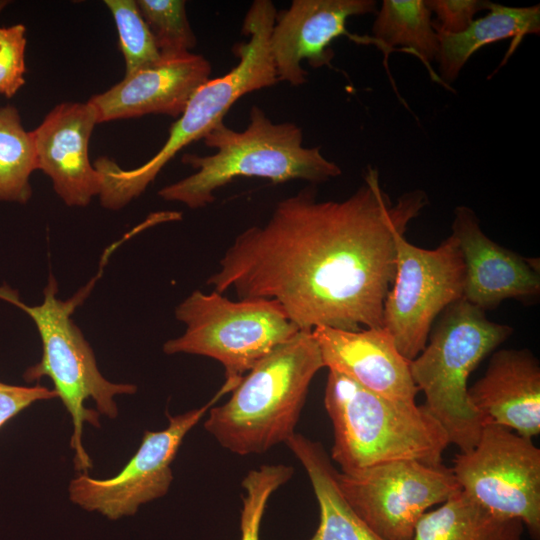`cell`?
I'll use <instances>...</instances> for the list:
<instances>
[{
  "label": "cell",
  "mask_w": 540,
  "mask_h": 540,
  "mask_svg": "<svg viewBox=\"0 0 540 540\" xmlns=\"http://www.w3.org/2000/svg\"><path fill=\"white\" fill-rule=\"evenodd\" d=\"M377 12L374 0H293L276 13L270 35V51L279 81L292 86L306 82L301 62L313 68L330 66L334 56L330 45L338 37L352 34L346 29L352 16Z\"/></svg>",
  "instance_id": "4fadbf2b"
},
{
  "label": "cell",
  "mask_w": 540,
  "mask_h": 540,
  "mask_svg": "<svg viewBox=\"0 0 540 540\" xmlns=\"http://www.w3.org/2000/svg\"><path fill=\"white\" fill-rule=\"evenodd\" d=\"M8 3L9 1L0 0V13Z\"/></svg>",
  "instance_id": "f546056e"
},
{
  "label": "cell",
  "mask_w": 540,
  "mask_h": 540,
  "mask_svg": "<svg viewBox=\"0 0 540 540\" xmlns=\"http://www.w3.org/2000/svg\"><path fill=\"white\" fill-rule=\"evenodd\" d=\"M324 405L333 426L331 459L342 473L396 460L442 464L449 439L424 405L379 395L331 370Z\"/></svg>",
  "instance_id": "5b68a950"
},
{
  "label": "cell",
  "mask_w": 540,
  "mask_h": 540,
  "mask_svg": "<svg viewBox=\"0 0 540 540\" xmlns=\"http://www.w3.org/2000/svg\"><path fill=\"white\" fill-rule=\"evenodd\" d=\"M96 124L97 113L88 101L64 102L31 131L37 169L51 178L54 190L68 206H87L100 194V175L88 156Z\"/></svg>",
  "instance_id": "9a60e30c"
},
{
  "label": "cell",
  "mask_w": 540,
  "mask_h": 540,
  "mask_svg": "<svg viewBox=\"0 0 540 540\" xmlns=\"http://www.w3.org/2000/svg\"><path fill=\"white\" fill-rule=\"evenodd\" d=\"M37 169L32 132L13 106L0 108V201L26 203L32 194L30 175Z\"/></svg>",
  "instance_id": "603a6c76"
},
{
  "label": "cell",
  "mask_w": 540,
  "mask_h": 540,
  "mask_svg": "<svg viewBox=\"0 0 540 540\" xmlns=\"http://www.w3.org/2000/svg\"><path fill=\"white\" fill-rule=\"evenodd\" d=\"M249 116V125L243 131H235L223 121L211 129L202 140L216 152L208 156L184 154L182 162L196 172L163 187L158 195L198 209L213 203L215 192L238 177L317 184L342 173L319 147L303 146V132L295 123H274L256 105Z\"/></svg>",
  "instance_id": "7a4b0ae2"
},
{
  "label": "cell",
  "mask_w": 540,
  "mask_h": 540,
  "mask_svg": "<svg viewBox=\"0 0 540 540\" xmlns=\"http://www.w3.org/2000/svg\"><path fill=\"white\" fill-rule=\"evenodd\" d=\"M427 204L420 189L392 202L372 166L341 201H319L307 187L279 201L267 222L238 234L207 285L239 299L274 300L300 330L383 327L395 236Z\"/></svg>",
  "instance_id": "6da1fadb"
},
{
  "label": "cell",
  "mask_w": 540,
  "mask_h": 540,
  "mask_svg": "<svg viewBox=\"0 0 540 540\" xmlns=\"http://www.w3.org/2000/svg\"><path fill=\"white\" fill-rule=\"evenodd\" d=\"M52 389L41 386H18L0 382V428L36 401L57 398Z\"/></svg>",
  "instance_id": "f1b7e54d"
},
{
  "label": "cell",
  "mask_w": 540,
  "mask_h": 540,
  "mask_svg": "<svg viewBox=\"0 0 540 540\" xmlns=\"http://www.w3.org/2000/svg\"><path fill=\"white\" fill-rule=\"evenodd\" d=\"M431 14L426 0H383L376 12L373 35L363 36L362 43L375 44L386 53L399 45L430 68L439 53Z\"/></svg>",
  "instance_id": "7402d4cb"
},
{
  "label": "cell",
  "mask_w": 540,
  "mask_h": 540,
  "mask_svg": "<svg viewBox=\"0 0 540 540\" xmlns=\"http://www.w3.org/2000/svg\"><path fill=\"white\" fill-rule=\"evenodd\" d=\"M489 12L475 19L459 34H438L437 61L441 78L451 83L459 76L469 58L482 47L512 38L513 44L505 59L528 34L540 33V5L510 7L492 3Z\"/></svg>",
  "instance_id": "ffe728a7"
},
{
  "label": "cell",
  "mask_w": 540,
  "mask_h": 540,
  "mask_svg": "<svg viewBox=\"0 0 540 540\" xmlns=\"http://www.w3.org/2000/svg\"><path fill=\"white\" fill-rule=\"evenodd\" d=\"M405 232L395 236V275L383 308V327L409 361L428 342L437 315L463 298L464 263L451 234L437 248L411 244Z\"/></svg>",
  "instance_id": "9c48e42d"
},
{
  "label": "cell",
  "mask_w": 540,
  "mask_h": 540,
  "mask_svg": "<svg viewBox=\"0 0 540 540\" xmlns=\"http://www.w3.org/2000/svg\"><path fill=\"white\" fill-rule=\"evenodd\" d=\"M512 332L462 298L445 309L430 341L410 361L412 379L426 398L424 406L460 452L476 445L483 428L468 397V377Z\"/></svg>",
  "instance_id": "52a82bcc"
},
{
  "label": "cell",
  "mask_w": 540,
  "mask_h": 540,
  "mask_svg": "<svg viewBox=\"0 0 540 540\" xmlns=\"http://www.w3.org/2000/svg\"><path fill=\"white\" fill-rule=\"evenodd\" d=\"M312 334L324 367L379 395L416 402L419 390L411 376L410 361L384 327L348 331L319 326Z\"/></svg>",
  "instance_id": "e0dca14e"
},
{
  "label": "cell",
  "mask_w": 540,
  "mask_h": 540,
  "mask_svg": "<svg viewBox=\"0 0 540 540\" xmlns=\"http://www.w3.org/2000/svg\"><path fill=\"white\" fill-rule=\"evenodd\" d=\"M277 10L271 0H255L248 9L242 33L248 41L237 43L238 64L227 74L209 79L191 97L179 119L173 123L163 147L150 160L132 170H123L107 157L93 166L100 175L101 204L120 209L138 197L161 169L185 146L203 139L242 96L279 82L271 51L270 35Z\"/></svg>",
  "instance_id": "3957f363"
},
{
  "label": "cell",
  "mask_w": 540,
  "mask_h": 540,
  "mask_svg": "<svg viewBox=\"0 0 540 540\" xmlns=\"http://www.w3.org/2000/svg\"><path fill=\"white\" fill-rule=\"evenodd\" d=\"M519 519L492 514L462 491L418 521L413 540H522Z\"/></svg>",
  "instance_id": "44dd1931"
},
{
  "label": "cell",
  "mask_w": 540,
  "mask_h": 540,
  "mask_svg": "<svg viewBox=\"0 0 540 540\" xmlns=\"http://www.w3.org/2000/svg\"><path fill=\"white\" fill-rule=\"evenodd\" d=\"M452 235L464 263V300L485 312L505 299L529 300L539 294V262L492 241L471 208H455Z\"/></svg>",
  "instance_id": "5bb4252c"
},
{
  "label": "cell",
  "mask_w": 540,
  "mask_h": 540,
  "mask_svg": "<svg viewBox=\"0 0 540 540\" xmlns=\"http://www.w3.org/2000/svg\"><path fill=\"white\" fill-rule=\"evenodd\" d=\"M451 470L461 491L494 515L519 519L540 540V449L531 438L486 424L476 445Z\"/></svg>",
  "instance_id": "30bf717a"
},
{
  "label": "cell",
  "mask_w": 540,
  "mask_h": 540,
  "mask_svg": "<svg viewBox=\"0 0 540 540\" xmlns=\"http://www.w3.org/2000/svg\"><path fill=\"white\" fill-rule=\"evenodd\" d=\"M468 397L483 426L500 425L527 438L540 433V365L529 350L495 352Z\"/></svg>",
  "instance_id": "ac0fdd59"
},
{
  "label": "cell",
  "mask_w": 540,
  "mask_h": 540,
  "mask_svg": "<svg viewBox=\"0 0 540 540\" xmlns=\"http://www.w3.org/2000/svg\"><path fill=\"white\" fill-rule=\"evenodd\" d=\"M136 3L161 57L181 56L196 46L197 39L187 19L184 0H137Z\"/></svg>",
  "instance_id": "cb8c5ba5"
},
{
  "label": "cell",
  "mask_w": 540,
  "mask_h": 540,
  "mask_svg": "<svg viewBox=\"0 0 540 540\" xmlns=\"http://www.w3.org/2000/svg\"><path fill=\"white\" fill-rule=\"evenodd\" d=\"M426 4L436 15L433 27L440 34H459L475 20V15L489 10L492 2L487 0H426Z\"/></svg>",
  "instance_id": "83f0119b"
},
{
  "label": "cell",
  "mask_w": 540,
  "mask_h": 540,
  "mask_svg": "<svg viewBox=\"0 0 540 540\" xmlns=\"http://www.w3.org/2000/svg\"><path fill=\"white\" fill-rule=\"evenodd\" d=\"M119 35L125 76L153 66L161 59L154 37L134 0H105Z\"/></svg>",
  "instance_id": "d4e9b609"
},
{
  "label": "cell",
  "mask_w": 540,
  "mask_h": 540,
  "mask_svg": "<svg viewBox=\"0 0 540 540\" xmlns=\"http://www.w3.org/2000/svg\"><path fill=\"white\" fill-rule=\"evenodd\" d=\"M26 28L0 27V94L12 97L24 85Z\"/></svg>",
  "instance_id": "4316f807"
},
{
  "label": "cell",
  "mask_w": 540,
  "mask_h": 540,
  "mask_svg": "<svg viewBox=\"0 0 540 540\" xmlns=\"http://www.w3.org/2000/svg\"><path fill=\"white\" fill-rule=\"evenodd\" d=\"M211 65L201 55L163 58L155 65L125 76L88 102L98 123L146 114L180 116L194 93L210 79Z\"/></svg>",
  "instance_id": "2e32d148"
},
{
  "label": "cell",
  "mask_w": 540,
  "mask_h": 540,
  "mask_svg": "<svg viewBox=\"0 0 540 540\" xmlns=\"http://www.w3.org/2000/svg\"><path fill=\"white\" fill-rule=\"evenodd\" d=\"M293 473L294 469L284 464H266L247 473L242 481L241 540H259L260 525L270 496Z\"/></svg>",
  "instance_id": "484cf974"
},
{
  "label": "cell",
  "mask_w": 540,
  "mask_h": 540,
  "mask_svg": "<svg viewBox=\"0 0 540 540\" xmlns=\"http://www.w3.org/2000/svg\"><path fill=\"white\" fill-rule=\"evenodd\" d=\"M186 326L166 341V354L209 357L225 369L223 384L232 391L261 359L291 339L300 329L274 300H231L221 293L192 292L175 309Z\"/></svg>",
  "instance_id": "ba28073f"
},
{
  "label": "cell",
  "mask_w": 540,
  "mask_h": 540,
  "mask_svg": "<svg viewBox=\"0 0 540 540\" xmlns=\"http://www.w3.org/2000/svg\"><path fill=\"white\" fill-rule=\"evenodd\" d=\"M226 393L221 387L206 405L176 416L167 414V428L145 431L137 452L116 476L94 479L80 473L69 484L70 500L86 511L117 520L164 496L172 483L171 464L183 439Z\"/></svg>",
  "instance_id": "7c38bea8"
},
{
  "label": "cell",
  "mask_w": 540,
  "mask_h": 540,
  "mask_svg": "<svg viewBox=\"0 0 540 540\" xmlns=\"http://www.w3.org/2000/svg\"><path fill=\"white\" fill-rule=\"evenodd\" d=\"M285 444L304 467L319 505V525L310 540H384L344 497L338 471L321 443L295 433Z\"/></svg>",
  "instance_id": "d6986e66"
},
{
  "label": "cell",
  "mask_w": 540,
  "mask_h": 540,
  "mask_svg": "<svg viewBox=\"0 0 540 540\" xmlns=\"http://www.w3.org/2000/svg\"><path fill=\"white\" fill-rule=\"evenodd\" d=\"M324 367L309 330H299L261 359L204 423L217 442L232 453L261 454L295 434L309 386Z\"/></svg>",
  "instance_id": "277c9868"
},
{
  "label": "cell",
  "mask_w": 540,
  "mask_h": 540,
  "mask_svg": "<svg viewBox=\"0 0 540 540\" xmlns=\"http://www.w3.org/2000/svg\"><path fill=\"white\" fill-rule=\"evenodd\" d=\"M337 480L350 506L384 540H413L423 514L461 491L451 468L416 460L338 472Z\"/></svg>",
  "instance_id": "8fae6325"
},
{
  "label": "cell",
  "mask_w": 540,
  "mask_h": 540,
  "mask_svg": "<svg viewBox=\"0 0 540 540\" xmlns=\"http://www.w3.org/2000/svg\"><path fill=\"white\" fill-rule=\"evenodd\" d=\"M97 278L68 300L56 297L58 287L50 276L44 289L43 303L28 306L19 298L16 290L4 284L0 286V299L27 313L34 321L42 342L41 360L26 369L23 378L31 383L49 377L54 391L61 399L73 421L70 446L74 450L76 471L88 474L93 467L82 443L85 422L100 427L99 414L114 419L118 407L115 395L134 394L137 387L128 383H112L97 368L95 356L71 315L89 294Z\"/></svg>",
  "instance_id": "8992f818"
}]
</instances>
